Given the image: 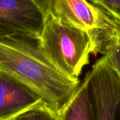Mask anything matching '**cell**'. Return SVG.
Returning <instances> with one entry per match:
<instances>
[{
	"label": "cell",
	"mask_w": 120,
	"mask_h": 120,
	"mask_svg": "<svg viewBox=\"0 0 120 120\" xmlns=\"http://www.w3.org/2000/svg\"><path fill=\"white\" fill-rule=\"evenodd\" d=\"M41 9L44 16L46 17L52 8V0H32Z\"/></svg>",
	"instance_id": "cell-11"
},
{
	"label": "cell",
	"mask_w": 120,
	"mask_h": 120,
	"mask_svg": "<svg viewBox=\"0 0 120 120\" xmlns=\"http://www.w3.org/2000/svg\"><path fill=\"white\" fill-rule=\"evenodd\" d=\"M38 43L51 63L72 79H79L93 53L89 34L61 21L52 11L44 18Z\"/></svg>",
	"instance_id": "cell-2"
},
{
	"label": "cell",
	"mask_w": 120,
	"mask_h": 120,
	"mask_svg": "<svg viewBox=\"0 0 120 120\" xmlns=\"http://www.w3.org/2000/svg\"><path fill=\"white\" fill-rule=\"evenodd\" d=\"M94 120H120V77L102 56L86 73Z\"/></svg>",
	"instance_id": "cell-3"
},
{
	"label": "cell",
	"mask_w": 120,
	"mask_h": 120,
	"mask_svg": "<svg viewBox=\"0 0 120 120\" xmlns=\"http://www.w3.org/2000/svg\"><path fill=\"white\" fill-rule=\"evenodd\" d=\"M120 29V0H87Z\"/></svg>",
	"instance_id": "cell-9"
},
{
	"label": "cell",
	"mask_w": 120,
	"mask_h": 120,
	"mask_svg": "<svg viewBox=\"0 0 120 120\" xmlns=\"http://www.w3.org/2000/svg\"><path fill=\"white\" fill-rule=\"evenodd\" d=\"M13 120H59V115L46 105H42L25 112Z\"/></svg>",
	"instance_id": "cell-10"
},
{
	"label": "cell",
	"mask_w": 120,
	"mask_h": 120,
	"mask_svg": "<svg viewBox=\"0 0 120 120\" xmlns=\"http://www.w3.org/2000/svg\"><path fill=\"white\" fill-rule=\"evenodd\" d=\"M0 71L30 89L59 115L80 84L79 79L56 68L41 50L38 40L30 37H0Z\"/></svg>",
	"instance_id": "cell-1"
},
{
	"label": "cell",
	"mask_w": 120,
	"mask_h": 120,
	"mask_svg": "<svg viewBox=\"0 0 120 120\" xmlns=\"http://www.w3.org/2000/svg\"><path fill=\"white\" fill-rule=\"evenodd\" d=\"M51 11L61 21L89 34L95 56L106 34L117 27L87 0H52Z\"/></svg>",
	"instance_id": "cell-4"
},
{
	"label": "cell",
	"mask_w": 120,
	"mask_h": 120,
	"mask_svg": "<svg viewBox=\"0 0 120 120\" xmlns=\"http://www.w3.org/2000/svg\"><path fill=\"white\" fill-rule=\"evenodd\" d=\"M45 16L32 0H0V37L39 39Z\"/></svg>",
	"instance_id": "cell-5"
},
{
	"label": "cell",
	"mask_w": 120,
	"mask_h": 120,
	"mask_svg": "<svg viewBox=\"0 0 120 120\" xmlns=\"http://www.w3.org/2000/svg\"><path fill=\"white\" fill-rule=\"evenodd\" d=\"M103 56H105L109 63L120 77V29L115 27L108 34Z\"/></svg>",
	"instance_id": "cell-8"
},
{
	"label": "cell",
	"mask_w": 120,
	"mask_h": 120,
	"mask_svg": "<svg viewBox=\"0 0 120 120\" xmlns=\"http://www.w3.org/2000/svg\"><path fill=\"white\" fill-rule=\"evenodd\" d=\"M59 120H94L86 75L72 98L60 114Z\"/></svg>",
	"instance_id": "cell-7"
},
{
	"label": "cell",
	"mask_w": 120,
	"mask_h": 120,
	"mask_svg": "<svg viewBox=\"0 0 120 120\" xmlns=\"http://www.w3.org/2000/svg\"><path fill=\"white\" fill-rule=\"evenodd\" d=\"M42 105L43 100L13 77L0 71V120H13Z\"/></svg>",
	"instance_id": "cell-6"
}]
</instances>
